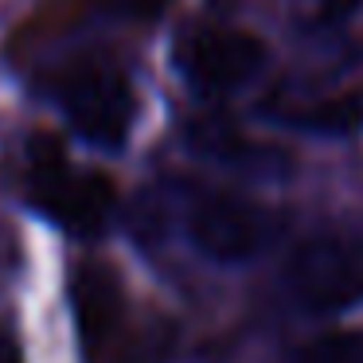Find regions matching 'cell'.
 Here are the masks:
<instances>
[{"instance_id": "1", "label": "cell", "mask_w": 363, "mask_h": 363, "mask_svg": "<svg viewBox=\"0 0 363 363\" xmlns=\"http://www.w3.org/2000/svg\"><path fill=\"white\" fill-rule=\"evenodd\" d=\"M59 102H63L71 125L98 149H121L137 121V94L125 67L118 59L79 55L59 74Z\"/></svg>"}, {"instance_id": "2", "label": "cell", "mask_w": 363, "mask_h": 363, "mask_svg": "<svg viewBox=\"0 0 363 363\" xmlns=\"http://www.w3.org/2000/svg\"><path fill=\"white\" fill-rule=\"evenodd\" d=\"M285 293L305 313H344L363 301V235L320 230L285 262Z\"/></svg>"}, {"instance_id": "3", "label": "cell", "mask_w": 363, "mask_h": 363, "mask_svg": "<svg viewBox=\"0 0 363 363\" xmlns=\"http://www.w3.org/2000/svg\"><path fill=\"white\" fill-rule=\"evenodd\" d=\"M32 199L40 203L43 215L67 227L71 235H98L113 219V184L102 172H86L67 160V152L55 141L32 145Z\"/></svg>"}, {"instance_id": "4", "label": "cell", "mask_w": 363, "mask_h": 363, "mask_svg": "<svg viewBox=\"0 0 363 363\" xmlns=\"http://www.w3.org/2000/svg\"><path fill=\"white\" fill-rule=\"evenodd\" d=\"M184 223H188L191 246L203 258L223 262V266H238V262L254 258L274 235V219H269L266 207L223 188L196 191L188 199Z\"/></svg>"}, {"instance_id": "5", "label": "cell", "mask_w": 363, "mask_h": 363, "mask_svg": "<svg viewBox=\"0 0 363 363\" xmlns=\"http://www.w3.org/2000/svg\"><path fill=\"white\" fill-rule=\"evenodd\" d=\"M266 63L258 35L238 28H196L176 48V67L184 82L203 98H223L242 90Z\"/></svg>"}, {"instance_id": "6", "label": "cell", "mask_w": 363, "mask_h": 363, "mask_svg": "<svg viewBox=\"0 0 363 363\" xmlns=\"http://www.w3.org/2000/svg\"><path fill=\"white\" fill-rule=\"evenodd\" d=\"M74 313L79 328L90 347H102L113 336V324L121 316V289L102 266H82L74 277Z\"/></svg>"}, {"instance_id": "7", "label": "cell", "mask_w": 363, "mask_h": 363, "mask_svg": "<svg viewBox=\"0 0 363 363\" xmlns=\"http://www.w3.org/2000/svg\"><path fill=\"white\" fill-rule=\"evenodd\" d=\"M285 363H363V332H324L297 344Z\"/></svg>"}, {"instance_id": "8", "label": "cell", "mask_w": 363, "mask_h": 363, "mask_svg": "<svg viewBox=\"0 0 363 363\" xmlns=\"http://www.w3.org/2000/svg\"><path fill=\"white\" fill-rule=\"evenodd\" d=\"M352 4L355 0H305V12L313 20H336V16H344Z\"/></svg>"}, {"instance_id": "9", "label": "cell", "mask_w": 363, "mask_h": 363, "mask_svg": "<svg viewBox=\"0 0 363 363\" xmlns=\"http://www.w3.org/2000/svg\"><path fill=\"white\" fill-rule=\"evenodd\" d=\"M0 363H24L20 359V347L12 344V340H4V336H0Z\"/></svg>"}, {"instance_id": "10", "label": "cell", "mask_w": 363, "mask_h": 363, "mask_svg": "<svg viewBox=\"0 0 363 363\" xmlns=\"http://www.w3.org/2000/svg\"><path fill=\"white\" fill-rule=\"evenodd\" d=\"M125 9H133V12H152V9H160L164 0H121Z\"/></svg>"}]
</instances>
